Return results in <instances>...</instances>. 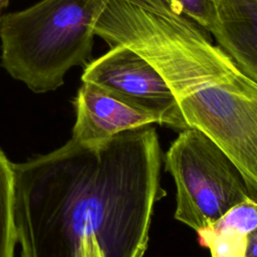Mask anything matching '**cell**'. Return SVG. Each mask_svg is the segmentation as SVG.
Returning a JSON list of instances; mask_svg holds the SVG:
<instances>
[{
  "instance_id": "6da1fadb",
  "label": "cell",
  "mask_w": 257,
  "mask_h": 257,
  "mask_svg": "<svg viewBox=\"0 0 257 257\" xmlns=\"http://www.w3.org/2000/svg\"><path fill=\"white\" fill-rule=\"evenodd\" d=\"M161 149L150 125L14 164L20 257H83L93 237L103 257H144L160 184Z\"/></svg>"
},
{
  "instance_id": "7a4b0ae2",
  "label": "cell",
  "mask_w": 257,
  "mask_h": 257,
  "mask_svg": "<svg viewBox=\"0 0 257 257\" xmlns=\"http://www.w3.org/2000/svg\"><path fill=\"white\" fill-rule=\"evenodd\" d=\"M134 48L164 77L188 128L229 157L257 200V81L179 8L158 16Z\"/></svg>"
},
{
  "instance_id": "3957f363",
  "label": "cell",
  "mask_w": 257,
  "mask_h": 257,
  "mask_svg": "<svg viewBox=\"0 0 257 257\" xmlns=\"http://www.w3.org/2000/svg\"><path fill=\"white\" fill-rule=\"evenodd\" d=\"M108 0H40L0 19L5 70L35 93L53 91L67 71L90 62L93 26Z\"/></svg>"
},
{
  "instance_id": "277c9868",
  "label": "cell",
  "mask_w": 257,
  "mask_h": 257,
  "mask_svg": "<svg viewBox=\"0 0 257 257\" xmlns=\"http://www.w3.org/2000/svg\"><path fill=\"white\" fill-rule=\"evenodd\" d=\"M165 168L177 188L174 217L196 232L251 197L234 163L196 128L183 130L172 143L165 156Z\"/></svg>"
},
{
  "instance_id": "5b68a950",
  "label": "cell",
  "mask_w": 257,
  "mask_h": 257,
  "mask_svg": "<svg viewBox=\"0 0 257 257\" xmlns=\"http://www.w3.org/2000/svg\"><path fill=\"white\" fill-rule=\"evenodd\" d=\"M81 80L125 102L161 114L166 125L188 128L164 77L144 56L126 46H112L88 62Z\"/></svg>"
},
{
  "instance_id": "8992f818",
  "label": "cell",
  "mask_w": 257,
  "mask_h": 257,
  "mask_svg": "<svg viewBox=\"0 0 257 257\" xmlns=\"http://www.w3.org/2000/svg\"><path fill=\"white\" fill-rule=\"evenodd\" d=\"M73 105L76 118L71 139L87 147L103 144L126 131L154 123L166 125L161 114L125 102L87 82L78 88Z\"/></svg>"
},
{
  "instance_id": "52a82bcc",
  "label": "cell",
  "mask_w": 257,
  "mask_h": 257,
  "mask_svg": "<svg viewBox=\"0 0 257 257\" xmlns=\"http://www.w3.org/2000/svg\"><path fill=\"white\" fill-rule=\"evenodd\" d=\"M219 17L218 45L257 81V0H220Z\"/></svg>"
},
{
  "instance_id": "ba28073f",
  "label": "cell",
  "mask_w": 257,
  "mask_h": 257,
  "mask_svg": "<svg viewBox=\"0 0 257 257\" xmlns=\"http://www.w3.org/2000/svg\"><path fill=\"white\" fill-rule=\"evenodd\" d=\"M14 208V164L0 148V257H14L17 243Z\"/></svg>"
},
{
  "instance_id": "9c48e42d",
  "label": "cell",
  "mask_w": 257,
  "mask_h": 257,
  "mask_svg": "<svg viewBox=\"0 0 257 257\" xmlns=\"http://www.w3.org/2000/svg\"><path fill=\"white\" fill-rule=\"evenodd\" d=\"M199 242L211 252V257H245L247 236L227 229L206 227L197 232Z\"/></svg>"
},
{
  "instance_id": "30bf717a",
  "label": "cell",
  "mask_w": 257,
  "mask_h": 257,
  "mask_svg": "<svg viewBox=\"0 0 257 257\" xmlns=\"http://www.w3.org/2000/svg\"><path fill=\"white\" fill-rule=\"evenodd\" d=\"M210 226L216 229L231 230L248 237L257 228V200L248 197L229 209Z\"/></svg>"
},
{
  "instance_id": "8fae6325",
  "label": "cell",
  "mask_w": 257,
  "mask_h": 257,
  "mask_svg": "<svg viewBox=\"0 0 257 257\" xmlns=\"http://www.w3.org/2000/svg\"><path fill=\"white\" fill-rule=\"evenodd\" d=\"M192 20L203 26L211 34H215L220 27V0H170Z\"/></svg>"
},
{
  "instance_id": "7c38bea8",
  "label": "cell",
  "mask_w": 257,
  "mask_h": 257,
  "mask_svg": "<svg viewBox=\"0 0 257 257\" xmlns=\"http://www.w3.org/2000/svg\"><path fill=\"white\" fill-rule=\"evenodd\" d=\"M83 257H103L93 237L83 240Z\"/></svg>"
},
{
  "instance_id": "4fadbf2b",
  "label": "cell",
  "mask_w": 257,
  "mask_h": 257,
  "mask_svg": "<svg viewBox=\"0 0 257 257\" xmlns=\"http://www.w3.org/2000/svg\"><path fill=\"white\" fill-rule=\"evenodd\" d=\"M245 257H257V228L248 236Z\"/></svg>"
},
{
  "instance_id": "5bb4252c",
  "label": "cell",
  "mask_w": 257,
  "mask_h": 257,
  "mask_svg": "<svg viewBox=\"0 0 257 257\" xmlns=\"http://www.w3.org/2000/svg\"><path fill=\"white\" fill-rule=\"evenodd\" d=\"M10 0H0V11L9 3ZM0 19H1V16H0Z\"/></svg>"
}]
</instances>
